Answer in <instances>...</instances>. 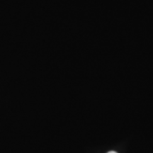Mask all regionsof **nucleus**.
<instances>
[{
    "label": "nucleus",
    "instance_id": "nucleus-1",
    "mask_svg": "<svg viewBox=\"0 0 153 153\" xmlns=\"http://www.w3.org/2000/svg\"><path fill=\"white\" fill-rule=\"evenodd\" d=\"M107 153H117L116 152H115V151H110V152H107Z\"/></svg>",
    "mask_w": 153,
    "mask_h": 153
}]
</instances>
